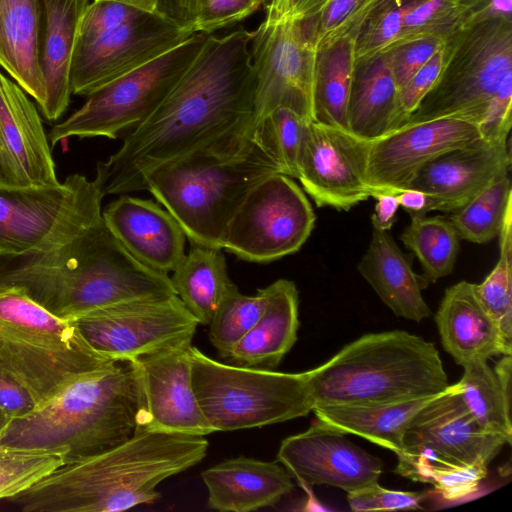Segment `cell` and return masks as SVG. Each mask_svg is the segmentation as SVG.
Returning a JSON list of instances; mask_svg holds the SVG:
<instances>
[{"instance_id": "obj_5", "label": "cell", "mask_w": 512, "mask_h": 512, "mask_svg": "<svg viewBox=\"0 0 512 512\" xmlns=\"http://www.w3.org/2000/svg\"><path fill=\"white\" fill-rule=\"evenodd\" d=\"M138 389L129 360H110L92 369L37 406L12 419L0 444L39 449L75 463L129 439L136 426Z\"/></svg>"}, {"instance_id": "obj_13", "label": "cell", "mask_w": 512, "mask_h": 512, "mask_svg": "<svg viewBox=\"0 0 512 512\" xmlns=\"http://www.w3.org/2000/svg\"><path fill=\"white\" fill-rule=\"evenodd\" d=\"M507 441L482 428L455 384L431 398L409 422L395 473L414 482L434 468L488 464Z\"/></svg>"}, {"instance_id": "obj_20", "label": "cell", "mask_w": 512, "mask_h": 512, "mask_svg": "<svg viewBox=\"0 0 512 512\" xmlns=\"http://www.w3.org/2000/svg\"><path fill=\"white\" fill-rule=\"evenodd\" d=\"M276 458L303 487L328 485L347 493L378 482L383 472L379 458L318 421L285 438Z\"/></svg>"}, {"instance_id": "obj_33", "label": "cell", "mask_w": 512, "mask_h": 512, "mask_svg": "<svg viewBox=\"0 0 512 512\" xmlns=\"http://www.w3.org/2000/svg\"><path fill=\"white\" fill-rule=\"evenodd\" d=\"M356 37V34L345 33L315 50L312 87L315 121L347 129Z\"/></svg>"}, {"instance_id": "obj_32", "label": "cell", "mask_w": 512, "mask_h": 512, "mask_svg": "<svg viewBox=\"0 0 512 512\" xmlns=\"http://www.w3.org/2000/svg\"><path fill=\"white\" fill-rule=\"evenodd\" d=\"M221 250L191 243L170 277L176 295L202 325L210 324L222 299L236 286Z\"/></svg>"}, {"instance_id": "obj_57", "label": "cell", "mask_w": 512, "mask_h": 512, "mask_svg": "<svg viewBox=\"0 0 512 512\" xmlns=\"http://www.w3.org/2000/svg\"><path fill=\"white\" fill-rule=\"evenodd\" d=\"M10 418L0 410V434L10 422Z\"/></svg>"}, {"instance_id": "obj_42", "label": "cell", "mask_w": 512, "mask_h": 512, "mask_svg": "<svg viewBox=\"0 0 512 512\" xmlns=\"http://www.w3.org/2000/svg\"><path fill=\"white\" fill-rule=\"evenodd\" d=\"M310 121L288 107H277L259 125L274 148L283 174L296 178L304 127ZM258 126V127H259Z\"/></svg>"}, {"instance_id": "obj_38", "label": "cell", "mask_w": 512, "mask_h": 512, "mask_svg": "<svg viewBox=\"0 0 512 512\" xmlns=\"http://www.w3.org/2000/svg\"><path fill=\"white\" fill-rule=\"evenodd\" d=\"M498 236V261L484 281L475 284V292L505 339L512 343V204L506 210Z\"/></svg>"}, {"instance_id": "obj_34", "label": "cell", "mask_w": 512, "mask_h": 512, "mask_svg": "<svg viewBox=\"0 0 512 512\" xmlns=\"http://www.w3.org/2000/svg\"><path fill=\"white\" fill-rule=\"evenodd\" d=\"M462 367L463 375L455 385L463 403L482 428L510 444L511 401L504 395L494 369L486 360H474Z\"/></svg>"}, {"instance_id": "obj_19", "label": "cell", "mask_w": 512, "mask_h": 512, "mask_svg": "<svg viewBox=\"0 0 512 512\" xmlns=\"http://www.w3.org/2000/svg\"><path fill=\"white\" fill-rule=\"evenodd\" d=\"M485 135L482 129L459 118H437L406 123L370 140L367 181L374 198L407 189L422 166L436 156L471 145Z\"/></svg>"}, {"instance_id": "obj_41", "label": "cell", "mask_w": 512, "mask_h": 512, "mask_svg": "<svg viewBox=\"0 0 512 512\" xmlns=\"http://www.w3.org/2000/svg\"><path fill=\"white\" fill-rule=\"evenodd\" d=\"M407 1L389 0L367 18L355 40V61L382 53L397 41Z\"/></svg>"}, {"instance_id": "obj_18", "label": "cell", "mask_w": 512, "mask_h": 512, "mask_svg": "<svg viewBox=\"0 0 512 512\" xmlns=\"http://www.w3.org/2000/svg\"><path fill=\"white\" fill-rule=\"evenodd\" d=\"M191 346L187 342L130 360L138 389L134 432L196 436L215 432L194 393Z\"/></svg>"}, {"instance_id": "obj_15", "label": "cell", "mask_w": 512, "mask_h": 512, "mask_svg": "<svg viewBox=\"0 0 512 512\" xmlns=\"http://www.w3.org/2000/svg\"><path fill=\"white\" fill-rule=\"evenodd\" d=\"M72 322L101 355L129 361L192 342L199 324L177 295L115 304Z\"/></svg>"}, {"instance_id": "obj_23", "label": "cell", "mask_w": 512, "mask_h": 512, "mask_svg": "<svg viewBox=\"0 0 512 512\" xmlns=\"http://www.w3.org/2000/svg\"><path fill=\"white\" fill-rule=\"evenodd\" d=\"M110 231L142 264L169 274L185 255L186 234L161 205L121 194L102 211Z\"/></svg>"}, {"instance_id": "obj_51", "label": "cell", "mask_w": 512, "mask_h": 512, "mask_svg": "<svg viewBox=\"0 0 512 512\" xmlns=\"http://www.w3.org/2000/svg\"><path fill=\"white\" fill-rule=\"evenodd\" d=\"M492 20L512 22V0L480 1L466 14L461 27L472 26Z\"/></svg>"}, {"instance_id": "obj_22", "label": "cell", "mask_w": 512, "mask_h": 512, "mask_svg": "<svg viewBox=\"0 0 512 512\" xmlns=\"http://www.w3.org/2000/svg\"><path fill=\"white\" fill-rule=\"evenodd\" d=\"M48 135L28 94L0 72V188L56 186Z\"/></svg>"}, {"instance_id": "obj_45", "label": "cell", "mask_w": 512, "mask_h": 512, "mask_svg": "<svg viewBox=\"0 0 512 512\" xmlns=\"http://www.w3.org/2000/svg\"><path fill=\"white\" fill-rule=\"evenodd\" d=\"M440 36H423L395 43L386 51L398 90L445 44Z\"/></svg>"}, {"instance_id": "obj_4", "label": "cell", "mask_w": 512, "mask_h": 512, "mask_svg": "<svg viewBox=\"0 0 512 512\" xmlns=\"http://www.w3.org/2000/svg\"><path fill=\"white\" fill-rule=\"evenodd\" d=\"M283 173L262 126L249 137L229 135L148 172V190L179 223L190 243L222 249L228 224L263 179Z\"/></svg>"}, {"instance_id": "obj_25", "label": "cell", "mask_w": 512, "mask_h": 512, "mask_svg": "<svg viewBox=\"0 0 512 512\" xmlns=\"http://www.w3.org/2000/svg\"><path fill=\"white\" fill-rule=\"evenodd\" d=\"M89 0H38V58L46 87L40 111L50 121L67 110L70 97V65L81 17Z\"/></svg>"}, {"instance_id": "obj_50", "label": "cell", "mask_w": 512, "mask_h": 512, "mask_svg": "<svg viewBox=\"0 0 512 512\" xmlns=\"http://www.w3.org/2000/svg\"><path fill=\"white\" fill-rule=\"evenodd\" d=\"M36 408L30 393L15 379L0 372V410L11 420L23 417Z\"/></svg>"}, {"instance_id": "obj_43", "label": "cell", "mask_w": 512, "mask_h": 512, "mask_svg": "<svg viewBox=\"0 0 512 512\" xmlns=\"http://www.w3.org/2000/svg\"><path fill=\"white\" fill-rule=\"evenodd\" d=\"M270 0H196L194 31L213 34L246 20Z\"/></svg>"}, {"instance_id": "obj_27", "label": "cell", "mask_w": 512, "mask_h": 512, "mask_svg": "<svg viewBox=\"0 0 512 512\" xmlns=\"http://www.w3.org/2000/svg\"><path fill=\"white\" fill-rule=\"evenodd\" d=\"M412 258L400 250L389 231L373 227L357 269L396 316L420 322L431 313L421 293L428 283L413 271Z\"/></svg>"}, {"instance_id": "obj_30", "label": "cell", "mask_w": 512, "mask_h": 512, "mask_svg": "<svg viewBox=\"0 0 512 512\" xmlns=\"http://www.w3.org/2000/svg\"><path fill=\"white\" fill-rule=\"evenodd\" d=\"M398 91L386 52L355 61L347 129L369 140L387 133L397 108Z\"/></svg>"}, {"instance_id": "obj_47", "label": "cell", "mask_w": 512, "mask_h": 512, "mask_svg": "<svg viewBox=\"0 0 512 512\" xmlns=\"http://www.w3.org/2000/svg\"><path fill=\"white\" fill-rule=\"evenodd\" d=\"M141 12L112 0H94L79 24L76 44L87 43L139 16Z\"/></svg>"}, {"instance_id": "obj_46", "label": "cell", "mask_w": 512, "mask_h": 512, "mask_svg": "<svg viewBox=\"0 0 512 512\" xmlns=\"http://www.w3.org/2000/svg\"><path fill=\"white\" fill-rule=\"evenodd\" d=\"M444 60L443 46L399 89L397 108L389 131L395 130L407 122L410 115L437 82L443 69Z\"/></svg>"}, {"instance_id": "obj_36", "label": "cell", "mask_w": 512, "mask_h": 512, "mask_svg": "<svg viewBox=\"0 0 512 512\" xmlns=\"http://www.w3.org/2000/svg\"><path fill=\"white\" fill-rule=\"evenodd\" d=\"M512 204L509 175L489 185L449 219L460 239L484 244L499 235L508 206Z\"/></svg>"}, {"instance_id": "obj_52", "label": "cell", "mask_w": 512, "mask_h": 512, "mask_svg": "<svg viewBox=\"0 0 512 512\" xmlns=\"http://www.w3.org/2000/svg\"><path fill=\"white\" fill-rule=\"evenodd\" d=\"M158 9L161 15L194 31L196 0H158Z\"/></svg>"}, {"instance_id": "obj_6", "label": "cell", "mask_w": 512, "mask_h": 512, "mask_svg": "<svg viewBox=\"0 0 512 512\" xmlns=\"http://www.w3.org/2000/svg\"><path fill=\"white\" fill-rule=\"evenodd\" d=\"M306 374L312 408L402 403L449 386L435 344L402 330L365 334Z\"/></svg>"}, {"instance_id": "obj_35", "label": "cell", "mask_w": 512, "mask_h": 512, "mask_svg": "<svg viewBox=\"0 0 512 512\" xmlns=\"http://www.w3.org/2000/svg\"><path fill=\"white\" fill-rule=\"evenodd\" d=\"M400 240L419 260L428 284L452 273L460 247V237L449 217L411 216Z\"/></svg>"}, {"instance_id": "obj_44", "label": "cell", "mask_w": 512, "mask_h": 512, "mask_svg": "<svg viewBox=\"0 0 512 512\" xmlns=\"http://www.w3.org/2000/svg\"><path fill=\"white\" fill-rule=\"evenodd\" d=\"M366 2L367 0H328L315 15L299 20L314 51L338 36Z\"/></svg>"}, {"instance_id": "obj_56", "label": "cell", "mask_w": 512, "mask_h": 512, "mask_svg": "<svg viewBox=\"0 0 512 512\" xmlns=\"http://www.w3.org/2000/svg\"><path fill=\"white\" fill-rule=\"evenodd\" d=\"M144 13L160 14L158 9V0H112Z\"/></svg>"}, {"instance_id": "obj_54", "label": "cell", "mask_w": 512, "mask_h": 512, "mask_svg": "<svg viewBox=\"0 0 512 512\" xmlns=\"http://www.w3.org/2000/svg\"><path fill=\"white\" fill-rule=\"evenodd\" d=\"M328 0H270L291 17L302 20L315 15Z\"/></svg>"}, {"instance_id": "obj_11", "label": "cell", "mask_w": 512, "mask_h": 512, "mask_svg": "<svg viewBox=\"0 0 512 512\" xmlns=\"http://www.w3.org/2000/svg\"><path fill=\"white\" fill-rule=\"evenodd\" d=\"M209 35L196 32L170 51L88 95L77 111L51 128V146L71 136L116 139L137 127L177 85Z\"/></svg>"}, {"instance_id": "obj_28", "label": "cell", "mask_w": 512, "mask_h": 512, "mask_svg": "<svg viewBox=\"0 0 512 512\" xmlns=\"http://www.w3.org/2000/svg\"><path fill=\"white\" fill-rule=\"evenodd\" d=\"M266 308L255 325L233 347L231 364L273 369L297 340L298 290L293 281L279 279L269 285Z\"/></svg>"}, {"instance_id": "obj_48", "label": "cell", "mask_w": 512, "mask_h": 512, "mask_svg": "<svg viewBox=\"0 0 512 512\" xmlns=\"http://www.w3.org/2000/svg\"><path fill=\"white\" fill-rule=\"evenodd\" d=\"M487 467L471 465L434 468L424 472L418 482L431 484L444 499L456 501L473 494L478 489L487 475Z\"/></svg>"}, {"instance_id": "obj_7", "label": "cell", "mask_w": 512, "mask_h": 512, "mask_svg": "<svg viewBox=\"0 0 512 512\" xmlns=\"http://www.w3.org/2000/svg\"><path fill=\"white\" fill-rule=\"evenodd\" d=\"M440 76L406 123L459 118L485 137L512 125V22L492 20L455 30L445 41ZM405 123V124H406Z\"/></svg>"}, {"instance_id": "obj_37", "label": "cell", "mask_w": 512, "mask_h": 512, "mask_svg": "<svg viewBox=\"0 0 512 512\" xmlns=\"http://www.w3.org/2000/svg\"><path fill=\"white\" fill-rule=\"evenodd\" d=\"M269 294V286L253 296L240 293L235 286L222 299L209 324V339L223 359L261 317Z\"/></svg>"}, {"instance_id": "obj_29", "label": "cell", "mask_w": 512, "mask_h": 512, "mask_svg": "<svg viewBox=\"0 0 512 512\" xmlns=\"http://www.w3.org/2000/svg\"><path fill=\"white\" fill-rule=\"evenodd\" d=\"M38 0H0V66L39 108L46 87L38 58Z\"/></svg>"}, {"instance_id": "obj_12", "label": "cell", "mask_w": 512, "mask_h": 512, "mask_svg": "<svg viewBox=\"0 0 512 512\" xmlns=\"http://www.w3.org/2000/svg\"><path fill=\"white\" fill-rule=\"evenodd\" d=\"M265 17L252 30L250 53L254 70L253 111L243 136H250L277 107H288L314 120L312 87L315 51L299 20L269 2Z\"/></svg>"}, {"instance_id": "obj_53", "label": "cell", "mask_w": 512, "mask_h": 512, "mask_svg": "<svg viewBox=\"0 0 512 512\" xmlns=\"http://www.w3.org/2000/svg\"><path fill=\"white\" fill-rule=\"evenodd\" d=\"M374 213L371 216L373 227L389 231L396 222V213L399 208L397 194L381 193L376 197Z\"/></svg>"}, {"instance_id": "obj_10", "label": "cell", "mask_w": 512, "mask_h": 512, "mask_svg": "<svg viewBox=\"0 0 512 512\" xmlns=\"http://www.w3.org/2000/svg\"><path fill=\"white\" fill-rule=\"evenodd\" d=\"M95 177L69 175L56 186L0 188V257L50 252L102 216L104 197Z\"/></svg>"}, {"instance_id": "obj_14", "label": "cell", "mask_w": 512, "mask_h": 512, "mask_svg": "<svg viewBox=\"0 0 512 512\" xmlns=\"http://www.w3.org/2000/svg\"><path fill=\"white\" fill-rule=\"evenodd\" d=\"M316 216L291 177L274 173L244 198L226 229L222 248L257 263L297 252L309 238Z\"/></svg>"}, {"instance_id": "obj_39", "label": "cell", "mask_w": 512, "mask_h": 512, "mask_svg": "<svg viewBox=\"0 0 512 512\" xmlns=\"http://www.w3.org/2000/svg\"><path fill=\"white\" fill-rule=\"evenodd\" d=\"M480 1L408 0L401 32L395 43L429 35L447 39L461 27L466 14Z\"/></svg>"}, {"instance_id": "obj_17", "label": "cell", "mask_w": 512, "mask_h": 512, "mask_svg": "<svg viewBox=\"0 0 512 512\" xmlns=\"http://www.w3.org/2000/svg\"><path fill=\"white\" fill-rule=\"evenodd\" d=\"M370 140L310 120L304 127L297 176L317 207L348 211L374 197L367 181Z\"/></svg>"}, {"instance_id": "obj_1", "label": "cell", "mask_w": 512, "mask_h": 512, "mask_svg": "<svg viewBox=\"0 0 512 512\" xmlns=\"http://www.w3.org/2000/svg\"><path fill=\"white\" fill-rule=\"evenodd\" d=\"M251 36L242 26L208 36L160 106L98 162L95 177L104 195L143 190L145 175L158 165L226 136H243L255 90Z\"/></svg>"}, {"instance_id": "obj_16", "label": "cell", "mask_w": 512, "mask_h": 512, "mask_svg": "<svg viewBox=\"0 0 512 512\" xmlns=\"http://www.w3.org/2000/svg\"><path fill=\"white\" fill-rule=\"evenodd\" d=\"M194 33L161 14L141 13L92 41L75 44L70 65L71 93L88 96L170 51Z\"/></svg>"}, {"instance_id": "obj_40", "label": "cell", "mask_w": 512, "mask_h": 512, "mask_svg": "<svg viewBox=\"0 0 512 512\" xmlns=\"http://www.w3.org/2000/svg\"><path fill=\"white\" fill-rule=\"evenodd\" d=\"M64 465L61 454L0 444V499H9Z\"/></svg>"}, {"instance_id": "obj_3", "label": "cell", "mask_w": 512, "mask_h": 512, "mask_svg": "<svg viewBox=\"0 0 512 512\" xmlns=\"http://www.w3.org/2000/svg\"><path fill=\"white\" fill-rule=\"evenodd\" d=\"M205 436L135 431L126 441L66 464L8 500L26 512H116L153 503L156 487L203 460Z\"/></svg>"}, {"instance_id": "obj_2", "label": "cell", "mask_w": 512, "mask_h": 512, "mask_svg": "<svg viewBox=\"0 0 512 512\" xmlns=\"http://www.w3.org/2000/svg\"><path fill=\"white\" fill-rule=\"evenodd\" d=\"M0 285L21 287L52 314L70 321L123 302L176 295L170 276L134 258L102 216L50 252L0 257Z\"/></svg>"}, {"instance_id": "obj_9", "label": "cell", "mask_w": 512, "mask_h": 512, "mask_svg": "<svg viewBox=\"0 0 512 512\" xmlns=\"http://www.w3.org/2000/svg\"><path fill=\"white\" fill-rule=\"evenodd\" d=\"M190 353L194 393L215 432L281 423L312 411L306 372L227 364L193 345Z\"/></svg>"}, {"instance_id": "obj_24", "label": "cell", "mask_w": 512, "mask_h": 512, "mask_svg": "<svg viewBox=\"0 0 512 512\" xmlns=\"http://www.w3.org/2000/svg\"><path fill=\"white\" fill-rule=\"evenodd\" d=\"M435 322L443 348L461 366L512 353V343L479 301L475 283L463 280L447 288Z\"/></svg>"}, {"instance_id": "obj_8", "label": "cell", "mask_w": 512, "mask_h": 512, "mask_svg": "<svg viewBox=\"0 0 512 512\" xmlns=\"http://www.w3.org/2000/svg\"><path fill=\"white\" fill-rule=\"evenodd\" d=\"M110 360L72 321L52 314L21 287L0 285V372L20 383L36 407Z\"/></svg>"}, {"instance_id": "obj_55", "label": "cell", "mask_w": 512, "mask_h": 512, "mask_svg": "<svg viewBox=\"0 0 512 512\" xmlns=\"http://www.w3.org/2000/svg\"><path fill=\"white\" fill-rule=\"evenodd\" d=\"M399 206H401L409 216L426 215L427 196L416 189H404L397 193Z\"/></svg>"}, {"instance_id": "obj_31", "label": "cell", "mask_w": 512, "mask_h": 512, "mask_svg": "<svg viewBox=\"0 0 512 512\" xmlns=\"http://www.w3.org/2000/svg\"><path fill=\"white\" fill-rule=\"evenodd\" d=\"M431 398L386 405H322L312 411L321 424L360 436L398 455L409 422Z\"/></svg>"}, {"instance_id": "obj_21", "label": "cell", "mask_w": 512, "mask_h": 512, "mask_svg": "<svg viewBox=\"0 0 512 512\" xmlns=\"http://www.w3.org/2000/svg\"><path fill=\"white\" fill-rule=\"evenodd\" d=\"M508 137H484L471 145L444 152L422 166L408 188L427 196L426 214L452 213L493 182L509 175Z\"/></svg>"}, {"instance_id": "obj_26", "label": "cell", "mask_w": 512, "mask_h": 512, "mask_svg": "<svg viewBox=\"0 0 512 512\" xmlns=\"http://www.w3.org/2000/svg\"><path fill=\"white\" fill-rule=\"evenodd\" d=\"M208 506L221 512H250L277 504L293 488V478L279 462L239 456L201 473Z\"/></svg>"}, {"instance_id": "obj_49", "label": "cell", "mask_w": 512, "mask_h": 512, "mask_svg": "<svg viewBox=\"0 0 512 512\" xmlns=\"http://www.w3.org/2000/svg\"><path fill=\"white\" fill-rule=\"evenodd\" d=\"M427 492L396 491L383 488L378 482L348 492L347 502L351 510L396 511L420 509Z\"/></svg>"}]
</instances>
